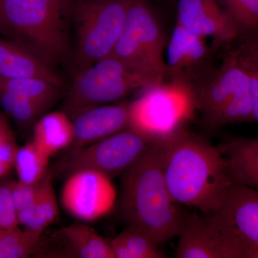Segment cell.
Segmentation results:
<instances>
[{"mask_svg": "<svg viewBox=\"0 0 258 258\" xmlns=\"http://www.w3.org/2000/svg\"><path fill=\"white\" fill-rule=\"evenodd\" d=\"M58 216L57 199L52 185V174L47 171L40 181L38 193L31 206L18 212V225L25 227V232L41 238L43 231Z\"/></svg>", "mask_w": 258, "mask_h": 258, "instance_id": "ac0fdd59", "label": "cell"}, {"mask_svg": "<svg viewBox=\"0 0 258 258\" xmlns=\"http://www.w3.org/2000/svg\"><path fill=\"white\" fill-rule=\"evenodd\" d=\"M227 258H258V191L233 182L219 208L207 215Z\"/></svg>", "mask_w": 258, "mask_h": 258, "instance_id": "9c48e42d", "label": "cell"}, {"mask_svg": "<svg viewBox=\"0 0 258 258\" xmlns=\"http://www.w3.org/2000/svg\"><path fill=\"white\" fill-rule=\"evenodd\" d=\"M144 89L128 104V128L155 143H163L184 130L198 111L190 83L169 80Z\"/></svg>", "mask_w": 258, "mask_h": 258, "instance_id": "5b68a950", "label": "cell"}, {"mask_svg": "<svg viewBox=\"0 0 258 258\" xmlns=\"http://www.w3.org/2000/svg\"><path fill=\"white\" fill-rule=\"evenodd\" d=\"M119 209L127 226L159 244L179 235L184 213L166 186L161 143L154 144L122 174Z\"/></svg>", "mask_w": 258, "mask_h": 258, "instance_id": "7a4b0ae2", "label": "cell"}, {"mask_svg": "<svg viewBox=\"0 0 258 258\" xmlns=\"http://www.w3.org/2000/svg\"><path fill=\"white\" fill-rule=\"evenodd\" d=\"M18 149L9 122L0 113V179L9 174Z\"/></svg>", "mask_w": 258, "mask_h": 258, "instance_id": "4316f807", "label": "cell"}, {"mask_svg": "<svg viewBox=\"0 0 258 258\" xmlns=\"http://www.w3.org/2000/svg\"><path fill=\"white\" fill-rule=\"evenodd\" d=\"M228 15L237 39L249 41L258 37V0H217Z\"/></svg>", "mask_w": 258, "mask_h": 258, "instance_id": "603a6c76", "label": "cell"}, {"mask_svg": "<svg viewBox=\"0 0 258 258\" xmlns=\"http://www.w3.org/2000/svg\"><path fill=\"white\" fill-rule=\"evenodd\" d=\"M68 257L115 258L109 242L86 225L74 224L59 232Z\"/></svg>", "mask_w": 258, "mask_h": 258, "instance_id": "ffe728a7", "label": "cell"}, {"mask_svg": "<svg viewBox=\"0 0 258 258\" xmlns=\"http://www.w3.org/2000/svg\"><path fill=\"white\" fill-rule=\"evenodd\" d=\"M205 37L176 23L166 47V78L195 86L214 69L213 53Z\"/></svg>", "mask_w": 258, "mask_h": 258, "instance_id": "7c38bea8", "label": "cell"}, {"mask_svg": "<svg viewBox=\"0 0 258 258\" xmlns=\"http://www.w3.org/2000/svg\"><path fill=\"white\" fill-rule=\"evenodd\" d=\"M166 44L159 19L147 0H132L123 31L111 55L151 86L166 79Z\"/></svg>", "mask_w": 258, "mask_h": 258, "instance_id": "8992f818", "label": "cell"}, {"mask_svg": "<svg viewBox=\"0 0 258 258\" xmlns=\"http://www.w3.org/2000/svg\"><path fill=\"white\" fill-rule=\"evenodd\" d=\"M115 258H163L155 240L134 227L127 226L125 230L109 242Z\"/></svg>", "mask_w": 258, "mask_h": 258, "instance_id": "44dd1931", "label": "cell"}, {"mask_svg": "<svg viewBox=\"0 0 258 258\" xmlns=\"http://www.w3.org/2000/svg\"><path fill=\"white\" fill-rule=\"evenodd\" d=\"M10 182H0V228L2 229H14L19 225Z\"/></svg>", "mask_w": 258, "mask_h": 258, "instance_id": "f1b7e54d", "label": "cell"}, {"mask_svg": "<svg viewBox=\"0 0 258 258\" xmlns=\"http://www.w3.org/2000/svg\"><path fill=\"white\" fill-rule=\"evenodd\" d=\"M40 239L18 227L0 228V258H25L34 253Z\"/></svg>", "mask_w": 258, "mask_h": 258, "instance_id": "484cf974", "label": "cell"}, {"mask_svg": "<svg viewBox=\"0 0 258 258\" xmlns=\"http://www.w3.org/2000/svg\"><path fill=\"white\" fill-rule=\"evenodd\" d=\"M50 158L33 142L19 148L14 163L19 180L30 184L40 182L47 172Z\"/></svg>", "mask_w": 258, "mask_h": 258, "instance_id": "d4e9b609", "label": "cell"}, {"mask_svg": "<svg viewBox=\"0 0 258 258\" xmlns=\"http://www.w3.org/2000/svg\"><path fill=\"white\" fill-rule=\"evenodd\" d=\"M0 84L10 91L27 97L47 110L58 100L62 91V88L58 86L37 78L0 79Z\"/></svg>", "mask_w": 258, "mask_h": 258, "instance_id": "cb8c5ba5", "label": "cell"}, {"mask_svg": "<svg viewBox=\"0 0 258 258\" xmlns=\"http://www.w3.org/2000/svg\"><path fill=\"white\" fill-rule=\"evenodd\" d=\"M166 186L174 203L208 215L220 206L233 183L219 148L181 131L161 143Z\"/></svg>", "mask_w": 258, "mask_h": 258, "instance_id": "6da1fadb", "label": "cell"}, {"mask_svg": "<svg viewBox=\"0 0 258 258\" xmlns=\"http://www.w3.org/2000/svg\"><path fill=\"white\" fill-rule=\"evenodd\" d=\"M37 78L62 88L63 81L54 66L30 47L0 37V79Z\"/></svg>", "mask_w": 258, "mask_h": 258, "instance_id": "9a60e30c", "label": "cell"}, {"mask_svg": "<svg viewBox=\"0 0 258 258\" xmlns=\"http://www.w3.org/2000/svg\"><path fill=\"white\" fill-rule=\"evenodd\" d=\"M132 0H74L76 73L111 55L123 31Z\"/></svg>", "mask_w": 258, "mask_h": 258, "instance_id": "52a82bcc", "label": "cell"}, {"mask_svg": "<svg viewBox=\"0 0 258 258\" xmlns=\"http://www.w3.org/2000/svg\"><path fill=\"white\" fill-rule=\"evenodd\" d=\"M176 247L178 258H227L221 241L197 213H184Z\"/></svg>", "mask_w": 258, "mask_h": 258, "instance_id": "2e32d148", "label": "cell"}, {"mask_svg": "<svg viewBox=\"0 0 258 258\" xmlns=\"http://www.w3.org/2000/svg\"><path fill=\"white\" fill-rule=\"evenodd\" d=\"M10 191L17 214L24 209L31 206L38 193L40 182L35 184L23 181H10Z\"/></svg>", "mask_w": 258, "mask_h": 258, "instance_id": "f546056e", "label": "cell"}, {"mask_svg": "<svg viewBox=\"0 0 258 258\" xmlns=\"http://www.w3.org/2000/svg\"><path fill=\"white\" fill-rule=\"evenodd\" d=\"M244 42L250 47V48L255 52L258 57V37H255L253 40Z\"/></svg>", "mask_w": 258, "mask_h": 258, "instance_id": "4dcf8cb0", "label": "cell"}, {"mask_svg": "<svg viewBox=\"0 0 258 258\" xmlns=\"http://www.w3.org/2000/svg\"><path fill=\"white\" fill-rule=\"evenodd\" d=\"M73 140V122L64 111L42 115L34 126L32 142L49 157L71 147Z\"/></svg>", "mask_w": 258, "mask_h": 258, "instance_id": "d6986e66", "label": "cell"}, {"mask_svg": "<svg viewBox=\"0 0 258 258\" xmlns=\"http://www.w3.org/2000/svg\"><path fill=\"white\" fill-rule=\"evenodd\" d=\"M149 86L143 78L110 55L76 73L64 98L63 111L74 119L83 111L121 99L134 90Z\"/></svg>", "mask_w": 258, "mask_h": 258, "instance_id": "ba28073f", "label": "cell"}, {"mask_svg": "<svg viewBox=\"0 0 258 258\" xmlns=\"http://www.w3.org/2000/svg\"><path fill=\"white\" fill-rule=\"evenodd\" d=\"M219 149L233 182L258 191V137L232 139Z\"/></svg>", "mask_w": 258, "mask_h": 258, "instance_id": "e0dca14e", "label": "cell"}, {"mask_svg": "<svg viewBox=\"0 0 258 258\" xmlns=\"http://www.w3.org/2000/svg\"><path fill=\"white\" fill-rule=\"evenodd\" d=\"M74 0H0V35L26 45L49 63L69 53Z\"/></svg>", "mask_w": 258, "mask_h": 258, "instance_id": "3957f363", "label": "cell"}, {"mask_svg": "<svg viewBox=\"0 0 258 258\" xmlns=\"http://www.w3.org/2000/svg\"><path fill=\"white\" fill-rule=\"evenodd\" d=\"M250 80V92L254 121H258V57L250 47L244 42L237 49Z\"/></svg>", "mask_w": 258, "mask_h": 258, "instance_id": "83f0119b", "label": "cell"}, {"mask_svg": "<svg viewBox=\"0 0 258 258\" xmlns=\"http://www.w3.org/2000/svg\"><path fill=\"white\" fill-rule=\"evenodd\" d=\"M129 103L99 106L76 115L73 120L71 150L80 149L129 127Z\"/></svg>", "mask_w": 258, "mask_h": 258, "instance_id": "5bb4252c", "label": "cell"}, {"mask_svg": "<svg viewBox=\"0 0 258 258\" xmlns=\"http://www.w3.org/2000/svg\"><path fill=\"white\" fill-rule=\"evenodd\" d=\"M177 15L180 25L217 44L237 39L233 24L217 0H178Z\"/></svg>", "mask_w": 258, "mask_h": 258, "instance_id": "4fadbf2b", "label": "cell"}, {"mask_svg": "<svg viewBox=\"0 0 258 258\" xmlns=\"http://www.w3.org/2000/svg\"><path fill=\"white\" fill-rule=\"evenodd\" d=\"M67 178L61 202L73 217L83 222L96 221L114 208L116 191L109 176L99 171L83 170Z\"/></svg>", "mask_w": 258, "mask_h": 258, "instance_id": "8fae6325", "label": "cell"}, {"mask_svg": "<svg viewBox=\"0 0 258 258\" xmlns=\"http://www.w3.org/2000/svg\"><path fill=\"white\" fill-rule=\"evenodd\" d=\"M0 104L5 113L20 128L35 126V123L47 111L45 107L37 104L27 97L10 91L0 84Z\"/></svg>", "mask_w": 258, "mask_h": 258, "instance_id": "7402d4cb", "label": "cell"}, {"mask_svg": "<svg viewBox=\"0 0 258 258\" xmlns=\"http://www.w3.org/2000/svg\"><path fill=\"white\" fill-rule=\"evenodd\" d=\"M194 88L198 111L210 128L254 121L250 80L237 50L230 52Z\"/></svg>", "mask_w": 258, "mask_h": 258, "instance_id": "277c9868", "label": "cell"}, {"mask_svg": "<svg viewBox=\"0 0 258 258\" xmlns=\"http://www.w3.org/2000/svg\"><path fill=\"white\" fill-rule=\"evenodd\" d=\"M155 144L128 128L86 147L71 151L55 169L60 175L66 177L78 171L93 170L112 178L123 174Z\"/></svg>", "mask_w": 258, "mask_h": 258, "instance_id": "30bf717a", "label": "cell"}]
</instances>
